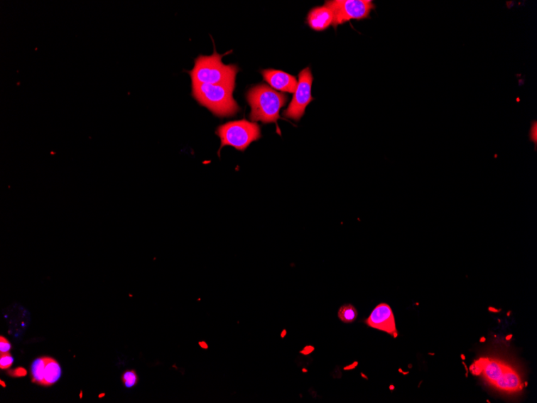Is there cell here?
<instances>
[{
  "mask_svg": "<svg viewBox=\"0 0 537 403\" xmlns=\"http://www.w3.org/2000/svg\"><path fill=\"white\" fill-rule=\"evenodd\" d=\"M225 54H219L215 50L211 56H200L195 60L192 70L189 71L192 83L224 85L235 88L238 67L235 65H224L222 58Z\"/></svg>",
  "mask_w": 537,
  "mask_h": 403,
  "instance_id": "1",
  "label": "cell"
},
{
  "mask_svg": "<svg viewBox=\"0 0 537 403\" xmlns=\"http://www.w3.org/2000/svg\"><path fill=\"white\" fill-rule=\"evenodd\" d=\"M246 99L251 107L250 119L253 123L261 121L265 124H277L280 119V109L288 102L286 95L278 93L264 84L256 85L250 89Z\"/></svg>",
  "mask_w": 537,
  "mask_h": 403,
  "instance_id": "2",
  "label": "cell"
},
{
  "mask_svg": "<svg viewBox=\"0 0 537 403\" xmlns=\"http://www.w3.org/2000/svg\"><path fill=\"white\" fill-rule=\"evenodd\" d=\"M192 97L218 117H232L239 112L233 97L235 88L224 85L192 83Z\"/></svg>",
  "mask_w": 537,
  "mask_h": 403,
  "instance_id": "3",
  "label": "cell"
},
{
  "mask_svg": "<svg viewBox=\"0 0 537 403\" xmlns=\"http://www.w3.org/2000/svg\"><path fill=\"white\" fill-rule=\"evenodd\" d=\"M474 375H480L484 380L500 392L515 393L522 389L520 375L510 365L492 358H480L471 367Z\"/></svg>",
  "mask_w": 537,
  "mask_h": 403,
  "instance_id": "4",
  "label": "cell"
},
{
  "mask_svg": "<svg viewBox=\"0 0 537 403\" xmlns=\"http://www.w3.org/2000/svg\"><path fill=\"white\" fill-rule=\"evenodd\" d=\"M216 133L222 140L221 149L224 146H231L241 151H246L250 144L261 137L259 124L246 119L219 126Z\"/></svg>",
  "mask_w": 537,
  "mask_h": 403,
  "instance_id": "5",
  "label": "cell"
},
{
  "mask_svg": "<svg viewBox=\"0 0 537 403\" xmlns=\"http://www.w3.org/2000/svg\"><path fill=\"white\" fill-rule=\"evenodd\" d=\"M325 5L333 12L334 28L352 20L367 19L375 9L371 0H332L326 1Z\"/></svg>",
  "mask_w": 537,
  "mask_h": 403,
  "instance_id": "6",
  "label": "cell"
},
{
  "mask_svg": "<svg viewBox=\"0 0 537 403\" xmlns=\"http://www.w3.org/2000/svg\"><path fill=\"white\" fill-rule=\"evenodd\" d=\"M313 76L309 68L304 69L298 75L297 89L288 109L283 112L286 118L300 121L307 107L314 100L311 96Z\"/></svg>",
  "mask_w": 537,
  "mask_h": 403,
  "instance_id": "7",
  "label": "cell"
},
{
  "mask_svg": "<svg viewBox=\"0 0 537 403\" xmlns=\"http://www.w3.org/2000/svg\"><path fill=\"white\" fill-rule=\"evenodd\" d=\"M62 375L60 364L50 357L36 358L31 365L32 381L40 386H53L60 380Z\"/></svg>",
  "mask_w": 537,
  "mask_h": 403,
  "instance_id": "8",
  "label": "cell"
},
{
  "mask_svg": "<svg viewBox=\"0 0 537 403\" xmlns=\"http://www.w3.org/2000/svg\"><path fill=\"white\" fill-rule=\"evenodd\" d=\"M365 323L370 328L393 335L394 338L398 337L393 310L387 303L377 305Z\"/></svg>",
  "mask_w": 537,
  "mask_h": 403,
  "instance_id": "9",
  "label": "cell"
},
{
  "mask_svg": "<svg viewBox=\"0 0 537 403\" xmlns=\"http://www.w3.org/2000/svg\"><path fill=\"white\" fill-rule=\"evenodd\" d=\"M265 81L282 92L294 94L297 89L298 80L295 76L288 72L276 70H265L261 71Z\"/></svg>",
  "mask_w": 537,
  "mask_h": 403,
  "instance_id": "10",
  "label": "cell"
},
{
  "mask_svg": "<svg viewBox=\"0 0 537 403\" xmlns=\"http://www.w3.org/2000/svg\"><path fill=\"white\" fill-rule=\"evenodd\" d=\"M333 20V12L326 5L313 9L308 16V26L315 31H325L332 26Z\"/></svg>",
  "mask_w": 537,
  "mask_h": 403,
  "instance_id": "11",
  "label": "cell"
},
{
  "mask_svg": "<svg viewBox=\"0 0 537 403\" xmlns=\"http://www.w3.org/2000/svg\"><path fill=\"white\" fill-rule=\"evenodd\" d=\"M338 316L341 321L351 323L355 321L358 316V311L352 304H345L338 311Z\"/></svg>",
  "mask_w": 537,
  "mask_h": 403,
  "instance_id": "12",
  "label": "cell"
},
{
  "mask_svg": "<svg viewBox=\"0 0 537 403\" xmlns=\"http://www.w3.org/2000/svg\"><path fill=\"white\" fill-rule=\"evenodd\" d=\"M121 381H123L125 387L127 389L136 387L139 382V377L136 370H126L124 374L121 375Z\"/></svg>",
  "mask_w": 537,
  "mask_h": 403,
  "instance_id": "13",
  "label": "cell"
},
{
  "mask_svg": "<svg viewBox=\"0 0 537 403\" xmlns=\"http://www.w3.org/2000/svg\"><path fill=\"white\" fill-rule=\"evenodd\" d=\"M13 362V357L9 353H1V355H0V368L1 370L9 369Z\"/></svg>",
  "mask_w": 537,
  "mask_h": 403,
  "instance_id": "14",
  "label": "cell"
},
{
  "mask_svg": "<svg viewBox=\"0 0 537 403\" xmlns=\"http://www.w3.org/2000/svg\"><path fill=\"white\" fill-rule=\"evenodd\" d=\"M11 349L10 342L1 335L0 338V352L1 353H9Z\"/></svg>",
  "mask_w": 537,
  "mask_h": 403,
  "instance_id": "15",
  "label": "cell"
},
{
  "mask_svg": "<svg viewBox=\"0 0 537 403\" xmlns=\"http://www.w3.org/2000/svg\"><path fill=\"white\" fill-rule=\"evenodd\" d=\"M9 375L12 377H23L27 375V371L21 367L9 372Z\"/></svg>",
  "mask_w": 537,
  "mask_h": 403,
  "instance_id": "16",
  "label": "cell"
},
{
  "mask_svg": "<svg viewBox=\"0 0 537 403\" xmlns=\"http://www.w3.org/2000/svg\"><path fill=\"white\" fill-rule=\"evenodd\" d=\"M199 345H200V347H202L203 349H205V350H207V348H209V347H207V345L205 343V342L200 341V342H199Z\"/></svg>",
  "mask_w": 537,
  "mask_h": 403,
  "instance_id": "17",
  "label": "cell"
},
{
  "mask_svg": "<svg viewBox=\"0 0 537 403\" xmlns=\"http://www.w3.org/2000/svg\"><path fill=\"white\" fill-rule=\"evenodd\" d=\"M1 384H2V386H3V387H6V385H4V382H3V381H1Z\"/></svg>",
  "mask_w": 537,
  "mask_h": 403,
  "instance_id": "18",
  "label": "cell"
}]
</instances>
